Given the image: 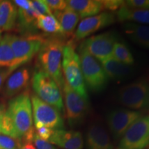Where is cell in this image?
Listing matches in <instances>:
<instances>
[{
	"label": "cell",
	"instance_id": "obj_36",
	"mask_svg": "<svg viewBox=\"0 0 149 149\" xmlns=\"http://www.w3.org/2000/svg\"><path fill=\"white\" fill-rule=\"evenodd\" d=\"M6 112V107L3 102H0V133H2V128L3 121H4Z\"/></svg>",
	"mask_w": 149,
	"mask_h": 149
},
{
	"label": "cell",
	"instance_id": "obj_13",
	"mask_svg": "<svg viewBox=\"0 0 149 149\" xmlns=\"http://www.w3.org/2000/svg\"><path fill=\"white\" fill-rule=\"evenodd\" d=\"M141 116V112L126 109L110 111L107 115V122L113 137L115 139L122 138L130 126Z\"/></svg>",
	"mask_w": 149,
	"mask_h": 149
},
{
	"label": "cell",
	"instance_id": "obj_5",
	"mask_svg": "<svg viewBox=\"0 0 149 149\" xmlns=\"http://www.w3.org/2000/svg\"><path fill=\"white\" fill-rule=\"evenodd\" d=\"M31 84L35 95L43 102L55 107L61 113L64 111L61 89L49 74L41 69L33 74Z\"/></svg>",
	"mask_w": 149,
	"mask_h": 149
},
{
	"label": "cell",
	"instance_id": "obj_18",
	"mask_svg": "<svg viewBox=\"0 0 149 149\" xmlns=\"http://www.w3.org/2000/svg\"><path fill=\"white\" fill-rule=\"evenodd\" d=\"M67 6L79 15L80 18H86L96 15L104 10L100 0H68Z\"/></svg>",
	"mask_w": 149,
	"mask_h": 149
},
{
	"label": "cell",
	"instance_id": "obj_33",
	"mask_svg": "<svg viewBox=\"0 0 149 149\" xmlns=\"http://www.w3.org/2000/svg\"><path fill=\"white\" fill-rule=\"evenodd\" d=\"M35 133L37 135L44 140L48 141L50 137H51L52 134H53V130L51 128L46 127V126H41V127L35 128Z\"/></svg>",
	"mask_w": 149,
	"mask_h": 149
},
{
	"label": "cell",
	"instance_id": "obj_37",
	"mask_svg": "<svg viewBox=\"0 0 149 149\" xmlns=\"http://www.w3.org/2000/svg\"><path fill=\"white\" fill-rule=\"evenodd\" d=\"M20 149H36V148L33 144L32 141H26L22 144Z\"/></svg>",
	"mask_w": 149,
	"mask_h": 149
},
{
	"label": "cell",
	"instance_id": "obj_28",
	"mask_svg": "<svg viewBox=\"0 0 149 149\" xmlns=\"http://www.w3.org/2000/svg\"><path fill=\"white\" fill-rule=\"evenodd\" d=\"M31 7L40 15H53L51 10L48 7V6L44 2V0H34V1H31Z\"/></svg>",
	"mask_w": 149,
	"mask_h": 149
},
{
	"label": "cell",
	"instance_id": "obj_3",
	"mask_svg": "<svg viewBox=\"0 0 149 149\" xmlns=\"http://www.w3.org/2000/svg\"><path fill=\"white\" fill-rule=\"evenodd\" d=\"M62 72L64 80L79 95L88 100L87 88L84 79L79 57L71 40L63 49Z\"/></svg>",
	"mask_w": 149,
	"mask_h": 149
},
{
	"label": "cell",
	"instance_id": "obj_29",
	"mask_svg": "<svg viewBox=\"0 0 149 149\" xmlns=\"http://www.w3.org/2000/svg\"><path fill=\"white\" fill-rule=\"evenodd\" d=\"M52 13L57 11H62L67 7V2L65 0H44Z\"/></svg>",
	"mask_w": 149,
	"mask_h": 149
},
{
	"label": "cell",
	"instance_id": "obj_7",
	"mask_svg": "<svg viewBox=\"0 0 149 149\" xmlns=\"http://www.w3.org/2000/svg\"><path fill=\"white\" fill-rule=\"evenodd\" d=\"M117 100L132 111L147 109L149 107V84L144 79L128 84L118 91Z\"/></svg>",
	"mask_w": 149,
	"mask_h": 149
},
{
	"label": "cell",
	"instance_id": "obj_27",
	"mask_svg": "<svg viewBox=\"0 0 149 149\" xmlns=\"http://www.w3.org/2000/svg\"><path fill=\"white\" fill-rule=\"evenodd\" d=\"M21 146L17 139L0 133V149H20Z\"/></svg>",
	"mask_w": 149,
	"mask_h": 149
},
{
	"label": "cell",
	"instance_id": "obj_6",
	"mask_svg": "<svg viewBox=\"0 0 149 149\" xmlns=\"http://www.w3.org/2000/svg\"><path fill=\"white\" fill-rule=\"evenodd\" d=\"M9 42L15 57L14 66L12 72L26 64L38 53L45 37L39 35L31 34L22 36L8 34Z\"/></svg>",
	"mask_w": 149,
	"mask_h": 149
},
{
	"label": "cell",
	"instance_id": "obj_25",
	"mask_svg": "<svg viewBox=\"0 0 149 149\" xmlns=\"http://www.w3.org/2000/svg\"><path fill=\"white\" fill-rule=\"evenodd\" d=\"M15 57L9 42L8 34L4 35L0 42V69L8 68L12 72L14 66Z\"/></svg>",
	"mask_w": 149,
	"mask_h": 149
},
{
	"label": "cell",
	"instance_id": "obj_38",
	"mask_svg": "<svg viewBox=\"0 0 149 149\" xmlns=\"http://www.w3.org/2000/svg\"><path fill=\"white\" fill-rule=\"evenodd\" d=\"M1 40H2V36H1V31H0V42H1Z\"/></svg>",
	"mask_w": 149,
	"mask_h": 149
},
{
	"label": "cell",
	"instance_id": "obj_32",
	"mask_svg": "<svg viewBox=\"0 0 149 149\" xmlns=\"http://www.w3.org/2000/svg\"><path fill=\"white\" fill-rule=\"evenodd\" d=\"M32 142L34 143L35 147L36 149H57L53 144L50 143L48 141L44 140L40 138L37 133H35L34 136H33V139Z\"/></svg>",
	"mask_w": 149,
	"mask_h": 149
},
{
	"label": "cell",
	"instance_id": "obj_1",
	"mask_svg": "<svg viewBox=\"0 0 149 149\" xmlns=\"http://www.w3.org/2000/svg\"><path fill=\"white\" fill-rule=\"evenodd\" d=\"M6 114L13 128L15 138L23 143L32 141L35 130L29 92L24 91L11 98L6 108Z\"/></svg>",
	"mask_w": 149,
	"mask_h": 149
},
{
	"label": "cell",
	"instance_id": "obj_35",
	"mask_svg": "<svg viewBox=\"0 0 149 149\" xmlns=\"http://www.w3.org/2000/svg\"><path fill=\"white\" fill-rule=\"evenodd\" d=\"M13 2L17 8L29 9L31 8V1L29 0H15Z\"/></svg>",
	"mask_w": 149,
	"mask_h": 149
},
{
	"label": "cell",
	"instance_id": "obj_19",
	"mask_svg": "<svg viewBox=\"0 0 149 149\" xmlns=\"http://www.w3.org/2000/svg\"><path fill=\"white\" fill-rule=\"evenodd\" d=\"M104 71L109 79L120 81L130 77L133 73V68L113 58V57L100 61Z\"/></svg>",
	"mask_w": 149,
	"mask_h": 149
},
{
	"label": "cell",
	"instance_id": "obj_8",
	"mask_svg": "<svg viewBox=\"0 0 149 149\" xmlns=\"http://www.w3.org/2000/svg\"><path fill=\"white\" fill-rule=\"evenodd\" d=\"M31 100L35 128L41 126L53 130L64 128V120L58 110L43 102L35 94L31 95Z\"/></svg>",
	"mask_w": 149,
	"mask_h": 149
},
{
	"label": "cell",
	"instance_id": "obj_21",
	"mask_svg": "<svg viewBox=\"0 0 149 149\" xmlns=\"http://www.w3.org/2000/svg\"><path fill=\"white\" fill-rule=\"evenodd\" d=\"M17 22V8L13 1H0V31L14 29Z\"/></svg>",
	"mask_w": 149,
	"mask_h": 149
},
{
	"label": "cell",
	"instance_id": "obj_26",
	"mask_svg": "<svg viewBox=\"0 0 149 149\" xmlns=\"http://www.w3.org/2000/svg\"><path fill=\"white\" fill-rule=\"evenodd\" d=\"M112 57L127 66H132L135 61L133 56L127 46L124 43L118 41L115 44Z\"/></svg>",
	"mask_w": 149,
	"mask_h": 149
},
{
	"label": "cell",
	"instance_id": "obj_14",
	"mask_svg": "<svg viewBox=\"0 0 149 149\" xmlns=\"http://www.w3.org/2000/svg\"><path fill=\"white\" fill-rule=\"evenodd\" d=\"M31 73L26 67L15 70L7 78L3 88V95L5 98H13L22 93L29 86Z\"/></svg>",
	"mask_w": 149,
	"mask_h": 149
},
{
	"label": "cell",
	"instance_id": "obj_20",
	"mask_svg": "<svg viewBox=\"0 0 149 149\" xmlns=\"http://www.w3.org/2000/svg\"><path fill=\"white\" fill-rule=\"evenodd\" d=\"M53 15L60 24L63 36L73 37L74 32L80 19L79 15L68 7L62 11L53 13Z\"/></svg>",
	"mask_w": 149,
	"mask_h": 149
},
{
	"label": "cell",
	"instance_id": "obj_15",
	"mask_svg": "<svg viewBox=\"0 0 149 149\" xmlns=\"http://www.w3.org/2000/svg\"><path fill=\"white\" fill-rule=\"evenodd\" d=\"M50 143L63 149H83L84 139L81 133L76 130H53Z\"/></svg>",
	"mask_w": 149,
	"mask_h": 149
},
{
	"label": "cell",
	"instance_id": "obj_31",
	"mask_svg": "<svg viewBox=\"0 0 149 149\" xmlns=\"http://www.w3.org/2000/svg\"><path fill=\"white\" fill-rule=\"evenodd\" d=\"M104 10L115 11L119 10L124 5V1L122 0H102Z\"/></svg>",
	"mask_w": 149,
	"mask_h": 149
},
{
	"label": "cell",
	"instance_id": "obj_24",
	"mask_svg": "<svg viewBox=\"0 0 149 149\" xmlns=\"http://www.w3.org/2000/svg\"><path fill=\"white\" fill-rule=\"evenodd\" d=\"M36 27L48 34L62 35L63 36L60 24L53 15H40L36 21Z\"/></svg>",
	"mask_w": 149,
	"mask_h": 149
},
{
	"label": "cell",
	"instance_id": "obj_9",
	"mask_svg": "<svg viewBox=\"0 0 149 149\" xmlns=\"http://www.w3.org/2000/svg\"><path fill=\"white\" fill-rule=\"evenodd\" d=\"M148 146L149 115H142L128 128L116 149H145Z\"/></svg>",
	"mask_w": 149,
	"mask_h": 149
},
{
	"label": "cell",
	"instance_id": "obj_11",
	"mask_svg": "<svg viewBox=\"0 0 149 149\" xmlns=\"http://www.w3.org/2000/svg\"><path fill=\"white\" fill-rule=\"evenodd\" d=\"M117 35L115 31H107L89 37L81 43L88 53L98 61H102L112 57Z\"/></svg>",
	"mask_w": 149,
	"mask_h": 149
},
{
	"label": "cell",
	"instance_id": "obj_2",
	"mask_svg": "<svg viewBox=\"0 0 149 149\" xmlns=\"http://www.w3.org/2000/svg\"><path fill=\"white\" fill-rule=\"evenodd\" d=\"M65 46L62 40L57 37L45 39L40 51L37 61L40 69L49 74L62 91L64 78L62 72L63 49Z\"/></svg>",
	"mask_w": 149,
	"mask_h": 149
},
{
	"label": "cell",
	"instance_id": "obj_22",
	"mask_svg": "<svg viewBox=\"0 0 149 149\" xmlns=\"http://www.w3.org/2000/svg\"><path fill=\"white\" fill-rule=\"evenodd\" d=\"M40 15L31 7L29 9L17 8V22L20 32L25 35L34 34L36 27V21Z\"/></svg>",
	"mask_w": 149,
	"mask_h": 149
},
{
	"label": "cell",
	"instance_id": "obj_17",
	"mask_svg": "<svg viewBox=\"0 0 149 149\" xmlns=\"http://www.w3.org/2000/svg\"><path fill=\"white\" fill-rule=\"evenodd\" d=\"M123 30L133 43L143 48H149V25L125 22Z\"/></svg>",
	"mask_w": 149,
	"mask_h": 149
},
{
	"label": "cell",
	"instance_id": "obj_39",
	"mask_svg": "<svg viewBox=\"0 0 149 149\" xmlns=\"http://www.w3.org/2000/svg\"><path fill=\"white\" fill-rule=\"evenodd\" d=\"M148 149H149V148H148Z\"/></svg>",
	"mask_w": 149,
	"mask_h": 149
},
{
	"label": "cell",
	"instance_id": "obj_23",
	"mask_svg": "<svg viewBox=\"0 0 149 149\" xmlns=\"http://www.w3.org/2000/svg\"><path fill=\"white\" fill-rule=\"evenodd\" d=\"M117 19L122 22L134 23L149 25V8L131 9L122 6L117 10Z\"/></svg>",
	"mask_w": 149,
	"mask_h": 149
},
{
	"label": "cell",
	"instance_id": "obj_16",
	"mask_svg": "<svg viewBox=\"0 0 149 149\" xmlns=\"http://www.w3.org/2000/svg\"><path fill=\"white\" fill-rule=\"evenodd\" d=\"M86 145L87 149H113L109 133L98 124L89 126L86 135Z\"/></svg>",
	"mask_w": 149,
	"mask_h": 149
},
{
	"label": "cell",
	"instance_id": "obj_34",
	"mask_svg": "<svg viewBox=\"0 0 149 149\" xmlns=\"http://www.w3.org/2000/svg\"><path fill=\"white\" fill-rule=\"evenodd\" d=\"M12 73L10 71V70L8 68H3V69H0V91L3 88L4 84L6 81L7 78H8L10 74Z\"/></svg>",
	"mask_w": 149,
	"mask_h": 149
},
{
	"label": "cell",
	"instance_id": "obj_4",
	"mask_svg": "<svg viewBox=\"0 0 149 149\" xmlns=\"http://www.w3.org/2000/svg\"><path fill=\"white\" fill-rule=\"evenodd\" d=\"M78 52L86 86L92 92H101L106 88L109 81L101 63L90 55L81 44Z\"/></svg>",
	"mask_w": 149,
	"mask_h": 149
},
{
	"label": "cell",
	"instance_id": "obj_30",
	"mask_svg": "<svg viewBox=\"0 0 149 149\" xmlns=\"http://www.w3.org/2000/svg\"><path fill=\"white\" fill-rule=\"evenodd\" d=\"M124 6L131 9H148L149 8V0L124 1Z\"/></svg>",
	"mask_w": 149,
	"mask_h": 149
},
{
	"label": "cell",
	"instance_id": "obj_10",
	"mask_svg": "<svg viewBox=\"0 0 149 149\" xmlns=\"http://www.w3.org/2000/svg\"><path fill=\"white\" fill-rule=\"evenodd\" d=\"M66 117L70 126L83 122L89 111V101L79 95L64 80L62 88Z\"/></svg>",
	"mask_w": 149,
	"mask_h": 149
},
{
	"label": "cell",
	"instance_id": "obj_12",
	"mask_svg": "<svg viewBox=\"0 0 149 149\" xmlns=\"http://www.w3.org/2000/svg\"><path fill=\"white\" fill-rule=\"evenodd\" d=\"M116 19V15L111 12H103L83 19L74 31V40L71 41L74 43L75 41L82 40L97 31L115 23Z\"/></svg>",
	"mask_w": 149,
	"mask_h": 149
}]
</instances>
